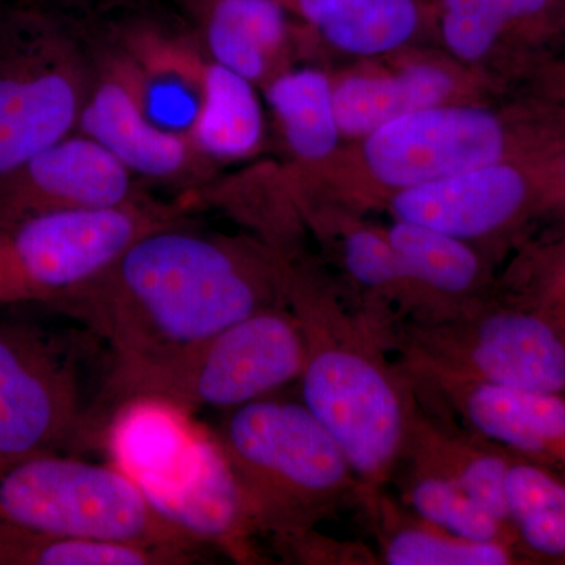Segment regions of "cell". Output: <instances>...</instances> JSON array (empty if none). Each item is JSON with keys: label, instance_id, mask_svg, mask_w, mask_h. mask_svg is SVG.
<instances>
[{"label": "cell", "instance_id": "cell-1", "mask_svg": "<svg viewBox=\"0 0 565 565\" xmlns=\"http://www.w3.org/2000/svg\"><path fill=\"white\" fill-rule=\"evenodd\" d=\"M286 303L285 256L256 236L185 221L134 241L102 274L46 310L106 345L99 385L180 359L226 327Z\"/></svg>", "mask_w": 565, "mask_h": 565}, {"label": "cell", "instance_id": "cell-2", "mask_svg": "<svg viewBox=\"0 0 565 565\" xmlns=\"http://www.w3.org/2000/svg\"><path fill=\"white\" fill-rule=\"evenodd\" d=\"M565 151V104H451L405 114L362 139L345 141L311 169L281 170L300 206L366 215L394 193L493 163L555 158Z\"/></svg>", "mask_w": 565, "mask_h": 565}, {"label": "cell", "instance_id": "cell-3", "mask_svg": "<svg viewBox=\"0 0 565 565\" xmlns=\"http://www.w3.org/2000/svg\"><path fill=\"white\" fill-rule=\"evenodd\" d=\"M285 294L307 345L302 403L343 448L364 509L393 481L422 403L384 334L303 253L285 256Z\"/></svg>", "mask_w": 565, "mask_h": 565}, {"label": "cell", "instance_id": "cell-4", "mask_svg": "<svg viewBox=\"0 0 565 565\" xmlns=\"http://www.w3.org/2000/svg\"><path fill=\"white\" fill-rule=\"evenodd\" d=\"M211 437L258 535L275 541L307 533L351 505L362 508L348 456L302 401L267 396L230 408Z\"/></svg>", "mask_w": 565, "mask_h": 565}, {"label": "cell", "instance_id": "cell-5", "mask_svg": "<svg viewBox=\"0 0 565 565\" xmlns=\"http://www.w3.org/2000/svg\"><path fill=\"white\" fill-rule=\"evenodd\" d=\"M305 362L302 327L291 308H264L173 362L99 385L90 408L92 429L107 440L115 416L137 403L181 412L230 411L299 382Z\"/></svg>", "mask_w": 565, "mask_h": 565}, {"label": "cell", "instance_id": "cell-6", "mask_svg": "<svg viewBox=\"0 0 565 565\" xmlns=\"http://www.w3.org/2000/svg\"><path fill=\"white\" fill-rule=\"evenodd\" d=\"M384 337L407 375L565 396L564 334L497 289L446 315L393 322Z\"/></svg>", "mask_w": 565, "mask_h": 565}, {"label": "cell", "instance_id": "cell-7", "mask_svg": "<svg viewBox=\"0 0 565 565\" xmlns=\"http://www.w3.org/2000/svg\"><path fill=\"white\" fill-rule=\"evenodd\" d=\"M0 520L73 537L203 552L118 465L40 455L0 468Z\"/></svg>", "mask_w": 565, "mask_h": 565}, {"label": "cell", "instance_id": "cell-8", "mask_svg": "<svg viewBox=\"0 0 565 565\" xmlns=\"http://www.w3.org/2000/svg\"><path fill=\"white\" fill-rule=\"evenodd\" d=\"M192 204L145 195L122 206L0 223V305L50 307L102 274L143 234L185 221Z\"/></svg>", "mask_w": 565, "mask_h": 565}, {"label": "cell", "instance_id": "cell-9", "mask_svg": "<svg viewBox=\"0 0 565 565\" xmlns=\"http://www.w3.org/2000/svg\"><path fill=\"white\" fill-rule=\"evenodd\" d=\"M84 340L33 322H0V468L96 445L84 384Z\"/></svg>", "mask_w": 565, "mask_h": 565}, {"label": "cell", "instance_id": "cell-10", "mask_svg": "<svg viewBox=\"0 0 565 565\" xmlns=\"http://www.w3.org/2000/svg\"><path fill=\"white\" fill-rule=\"evenodd\" d=\"M90 85L57 21L39 10L0 17V182L77 131Z\"/></svg>", "mask_w": 565, "mask_h": 565}, {"label": "cell", "instance_id": "cell-11", "mask_svg": "<svg viewBox=\"0 0 565 565\" xmlns=\"http://www.w3.org/2000/svg\"><path fill=\"white\" fill-rule=\"evenodd\" d=\"M555 158L493 163L415 185L390 196L382 211L393 221L457 237L494 263V253L537 212L555 204Z\"/></svg>", "mask_w": 565, "mask_h": 565}, {"label": "cell", "instance_id": "cell-12", "mask_svg": "<svg viewBox=\"0 0 565 565\" xmlns=\"http://www.w3.org/2000/svg\"><path fill=\"white\" fill-rule=\"evenodd\" d=\"M427 2L430 43L503 88L565 39V0Z\"/></svg>", "mask_w": 565, "mask_h": 565}, {"label": "cell", "instance_id": "cell-13", "mask_svg": "<svg viewBox=\"0 0 565 565\" xmlns=\"http://www.w3.org/2000/svg\"><path fill=\"white\" fill-rule=\"evenodd\" d=\"M407 379L427 411L565 475L563 394L476 384L444 375Z\"/></svg>", "mask_w": 565, "mask_h": 565}, {"label": "cell", "instance_id": "cell-14", "mask_svg": "<svg viewBox=\"0 0 565 565\" xmlns=\"http://www.w3.org/2000/svg\"><path fill=\"white\" fill-rule=\"evenodd\" d=\"M145 196L99 141L71 134L0 182V223L43 212L104 210Z\"/></svg>", "mask_w": 565, "mask_h": 565}, {"label": "cell", "instance_id": "cell-15", "mask_svg": "<svg viewBox=\"0 0 565 565\" xmlns=\"http://www.w3.org/2000/svg\"><path fill=\"white\" fill-rule=\"evenodd\" d=\"M305 223L343 270L355 292V308L367 321L385 330L393 322L426 313V299L390 244L384 226L329 204L308 207Z\"/></svg>", "mask_w": 565, "mask_h": 565}, {"label": "cell", "instance_id": "cell-16", "mask_svg": "<svg viewBox=\"0 0 565 565\" xmlns=\"http://www.w3.org/2000/svg\"><path fill=\"white\" fill-rule=\"evenodd\" d=\"M174 525L206 546H221L239 563H258L256 537L243 494L225 456L207 435L195 434L170 479L140 486Z\"/></svg>", "mask_w": 565, "mask_h": 565}, {"label": "cell", "instance_id": "cell-17", "mask_svg": "<svg viewBox=\"0 0 565 565\" xmlns=\"http://www.w3.org/2000/svg\"><path fill=\"white\" fill-rule=\"evenodd\" d=\"M77 132L99 141L134 174L158 181H188L211 163L192 140L152 125L111 58L92 82Z\"/></svg>", "mask_w": 565, "mask_h": 565}, {"label": "cell", "instance_id": "cell-18", "mask_svg": "<svg viewBox=\"0 0 565 565\" xmlns=\"http://www.w3.org/2000/svg\"><path fill=\"white\" fill-rule=\"evenodd\" d=\"M111 62L152 125L191 139L206 98L207 55L181 36L139 24L125 33Z\"/></svg>", "mask_w": 565, "mask_h": 565}, {"label": "cell", "instance_id": "cell-19", "mask_svg": "<svg viewBox=\"0 0 565 565\" xmlns=\"http://www.w3.org/2000/svg\"><path fill=\"white\" fill-rule=\"evenodd\" d=\"M202 28L207 57L259 90L316 46L277 0H203Z\"/></svg>", "mask_w": 565, "mask_h": 565}, {"label": "cell", "instance_id": "cell-20", "mask_svg": "<svg viewBox=\"0 0 565 565\" xmlns=\"http://www.w3.org/2000/svg\"><path fill=\"white\" fill-rule=\"evenodd\" d=\"M316 46L355 58L430 43L427 0H277Z\"/></svg>", "mask_w": 565, "mask_h": 565}, {"label": "cell", "instance_id": "cell-21", "mask_svg": "<svg viewBox=\"0 0 565 565\" xmlns=\"http://www.w3.org/2000/svg\"><path fill=\"white\" fill-rule=\"evenodd\" d=\"M516 457L519 455L505 446L470 433L422 404L408 430L399 467L440 476L460 487L498 519L514 525L505 482Z\"/></svg>", "mask_w": 565, "mask_h": 565}, {"label": "cell", "instance_id": "cell-22", "mask_svg": "<svg viewBox=\"0 0 565 565\" xmlns=\"http://www.w3.org/2000/svg\"><path fill=\"white\" fill-rule=\"evenodd\" d=\"M384 230L426 299V313L415 319L446 315L494 292L493 262L473 245L418 223L393 221Z\"/></svg>", "mask_w": 565, "mask_h": 565}, {"label": "cell", "instance_id": "cell-23", "mask_svg": "<svg viewBox=\"0 0 565 565\" xmlns=\"http://www.w3.org/2000/svg\"><path fill=\"white\" fill-rule=\"evenodd\" d=\"M379 541V561L386 565L539 564L522 546L471 541L419 519L382 492L363 509Z\"/></svg>", "mask_w": 565, "mask_h": 565}, {"label": "cell", "instance_id": "cell-24", "mask_svg": "<svg viewBox=\"0 0 565 565\" xmlns=\"http://www.w3.org/2000/svg\"><path fill=\"white\" fill-rule=\"evenodd\" d=\"M289 152V169H311L344 143L333 103L332 73L292 66L262 88Z\"/></svg>", "mask_w": 565, "mask_h": 565}, {"label": "cell", "instance_id": "cell-25", "mask_svg": "<svg viewBox=\"0 0 565 565\" xmlns=\"http://www.w3.org/2000/svg\"><path fill=\"white\" fill-rule=\"evenodd\" d=\"M266 120L255 85L207 57L206 98L191 140L211 166L262 151Z\"/></svg>", "mask_w": 565, "mask_h": 565}, {"label": "cell", "instance_id": "cell-26", "mask_svg": "<svg viewBox=\"0 0 565 565\" xmlns=\"http://www.w3.org/2000/svg\"><path fill=\"white\" fill-rule=\"evenodd\" d=\"M203 552L73 537L0 520V565H185Z\"/></svg>", "mask_w": 565, "mask_h": 565}, {"label": "cell", "instance_id": "cell-27", "mask_svg": "<svg viewBox=\"0 0 565 565\" xmlns=\"http://www.w3.org/2000/svg\"><path fill=\"white\" fill-rule=\"evenodd\" d=\"M193 437L181 411L166 404L137 403L115 416L107 445L118 467L147 486L177 473Z\"/></svg>", "mask_w": 565, "mask_h": 565}, {"label": "cell", "instance_id": "cell-28", "mask_svg": "<svg viewBox=\"0 0 565 565\" xmlns=\"http://www.w3.org/2000/svg\"><path fill=\"white\" fill-rule=\"evenodd\" d=\"M393 481L399 482L405 508L419 519L471 541L505 542L525 548L512 523L498 519L460 487L440 476L399 467Z\"/></svg>", "mask_w": 565, "mask_h": 565}, {"label": "cell", "instance_id": "cell-29", "mask_svg": "<svg viewBox=\"0 0 565 565\" xmlns=\"http://www.w3.org/2000/svg\"><path fill=\"white\" fill-rule=\"evenodd\" d=\"M497 292L537 311L565 337V241L520 250L497 280Z\"/></svg>", "mask_w": 565, "mask_h": 565}, {"label": "cell", "instance_id": "cell-30", "mask_svg": "<svg viewBox=\"0 0 565 565\" xmlns=\"http://www.w3.org/2000/svg\"><path fill=\"white\" fill-rule=\"evenodd\" d=\"M275 552L285 563L308 565H374L381 564L366 545L337 541L318 530L273 541Z\"/></svg>", "mask_w": 565, "mask_h": 565}, {"label": "cell", "instance_id": "cell-31", "mask_svg": "<svg viewBox=\"0 0 565 565\" xmlns=\"http://www.w3.org/2000/svg\"><path fill=\"white\" fill-rule=\"evenodd\" d=\"M553 177H555V204H565V151L553 159Z\"/></svg>", "mask_w": 565, "mask_h": 565}]
</instances>
